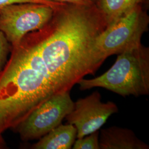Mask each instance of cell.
I'll list each match as a JSON object with an SVG mask.
<instances>
[{"instance_id":"1","label":"cell","mask_w":149,"mask_h":149,"mask_svg":"<svg viewBox=\"0 0 149 149\" xmlns=\"http://www.w3.org/2000/svg\"><path fill=\"white\" fill-rule=\"evenodd\" d=\"M104 28L94 9L63 4L44 27L12 47L0 72V134L87 75L88 49Z\"/></svg>"},{"instance_id":"2","label":"cell","mask_w":149,"mask_h":149,"mask_svg":"<svg viewBox=\"0 0 149 149\" xmlns=\"http://www.w3.org/2000/svg\"><path fill=\"white\" fill-rule=\"evenodd\" d=\"M77 84L81 91L102 87L123 97L149 95V48L140 43L127 49L105 73L91 79L82 78Z\"/></svg>"},{"instance_id":"3","label":"cell","mask_w":149,"mask_h":149,"mask_svg":"<svg viewBox=\"0 0 149 149\" xmlns=\"http://www.w3.org/2000/svg\"><path fill=\"white\" fill-rule=\"evenodd\" d=\"M149 23V16L140 5L107 26L91 44L86 59L87 74H94L109 56L141 43Z\"/></svg>"},{"instance_id":"4","label":"cell","mask_w":149,"mask_h":149,"mask_svg":"<svg viewBox=\"0 0 149 149\" xmlns=\"http://www.w3.org/2000/svg\"><path fill=\"white\" fill-rule=\"evenodd\" d=\"M57 8L36 3H13L2 7L0 8V31L12 47L16 46L28 33L44 27L52 18Z\"/></svg>"},{"instance_id":"5","label":"cell","mask_w":149,"mask_h":149,"mask_svg":"<svg viewBox=\"0 0 149 149\" xmlns=\"http://www.w3.org/2000/svg\"><path fill=\"white\" fill-rule=\"evenodd\" d=\"M74 106L70 91L56 94L32 111L13 130L23 141L39 139L61 124Z\"/></svg>"},{"instance_id":"6","label":"cell","mask_w":149,"mask_h":149,"mask_svg":"<svg viewBox=\"0 0 149 149\" xmlns=\"http://www.w3.org/2000/svg\"><path fill=\"white\" fill-rule=\"evenodd\" d=\"M118 112L117 104L111 101L101 102L98 91L79 99L65 119L77 130V139L82 138L99 130L112 114Z\"/></svg>"},{"instance_id":"7","label":"cell","mask_w":149,"mask_h":149,"mask_svg":"<svg viewBox=\"0 0 149 149\" xmlns=\"http://www.w3.org/2000/svg\"><path fill=\"white\" fill-rule=\"evenodd\" d=\"M100 149H149V146L130 129L111 127L100 132Z\"/></svg>"},{"instance_id":"8","label":"cell","mask_w":149,"mask_h":149,"mask_svg":"<svg viewBox=\"0 0 149 149\" xmlns=\"http://www.w3.org/2000/svg\"><path fill=\"white\" fill-rule=\"evenodd\" d=\"M77 138V130L74 125L69 124H60L43 136L37 143L33 144V149H70Z\"/></svg>"},{"instance_id":"9","label":"cell","mask_w":149,"mask_h":149,"mask_svg":"<svg viewBox=\"0 0 149 149\" xmlns=\"http://www.w3.org/2000/svg\"><path fill=\"white\" fill-rule=\"evenodd\" d=\"M146 0H97L96 5L101 12L107 27L117 21Z\"/></svg>"},{"instance_id":"10","label":"cell","mask_w":149,"mask_h":149,"mask_svg":"<svg viewBox=\"0 0 149 149\" xmlns=\"http://www.w3.org/2000/svg\"><path fill=\"white\" fill-rule=\"evenodd\" d=\"M99 130L75 140L73 149H100L99 143Z\"/></svg>"},{"instance_id":"11","label":"cell","mask_w":149,"mask_h":149,"mask_svg":"<svg viewBox=\"0 0 149 149\" xmlns=\"http://www.w3.org/2000/svg\"><path fill=\"white\" fill-rule=\"evenodd\" d=\"M11 46L4 34L0 31V72L3 69L11 52Z\"/></svg>"},{"instance_id":"12","label":"cell","mask_w":149,"mask_h":149,"mask_svg":"<svg viewBox=\"0 0 149 149\" xmlns=\"http://www.w3.org/2000/svg\"><path fill=\"white\" fill-rule=\"evenodd\" d=\"M42 3L48 5L52 6L54 7L57 8L62 4L52 0H0V8L9 5L13 3Z\"/></svg>"},{"instance_id":"13","label":"cell","mask_w":149,"mask_h":149,"mask_svg":"<svg viewBox=\"0 0 149 149\" xmlns=\"http://www.w3.org/2000/svg\"><path fill=\"white\" fill-rule=\"evenodd\" d=\"M55 2L74 5L90 6L96 4L97 0H52Z\"/></svg>"},{"instance_id":"14","label":"cell","mask_w":149,"mask_h":149,"mask_svg":"<svg viewBox=\"0 0 149 149\" xmlns=\"http://www.w3.org/2000/svg\"><path fill=\"white\" fill-rule=\"evenodd\" d=\"M7 148V145L5 140L3 138L2 134H0V149H4Z\"/></svg>"}]
</instances>
